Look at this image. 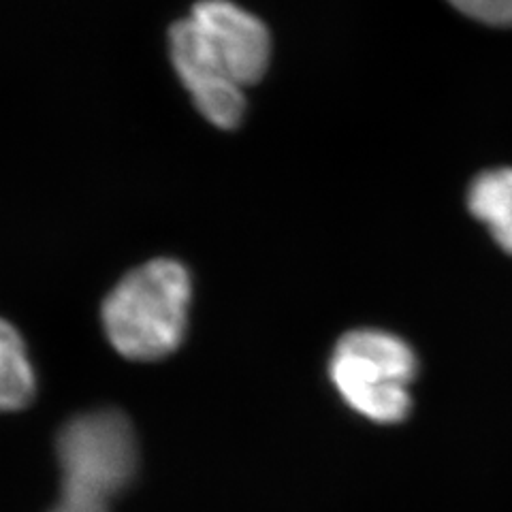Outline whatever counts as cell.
<instances>
[{"instance_id":"277c9868","label":"cell","mask_w":512,"mask_h":512,"mask_svg":"<svg viewBox=\"0 0 512 512\" xmlns=\"http://www.w3.org/2000/svg\"><path fill=\"white\" fill-rule=\"evenodd\" d=\"M329 374L344 402L370 421L397 423L412 406L416 357L393 333H346L333 350Z\"/></svg>"},{"instance_id":"52a82bcc","label":"cell","mask_w":512,"mask_h":512,"mask_svg":"<svg viewBox=\"0 0 512 512\" xmlns=\"http://www.w3.org/2000/svg\"><path fill=\"white\" fill-rule=\"evenodd\" d=\"M466 18L493 28H512V0H448Z\"/></svg>"},{"instance_id":"7a4b0ae2","label":"cell","mask_w":512,"mask_h":512,"mask_svg":"<svg viewBox=\"0 0 512 512\" xmlns=\"http://www.w3.org/2000/svg\"><path fill=\"white\" fill-rule=\"evenodd\" d=\"M192 284L173 259H154L114 286L103 303V329L122 357L158 361L184 342Z\"/></svg>"},{"instance_id":"6da1fadb","label":"cell","mask_w":512,"mask_h":512,"mask_svg":"<svg viewBox=\"0 0 512 512\" xmlns=\"http://www.w3.org/2000/svg\"><path fill=\"white\" fill-rule=\"evenodd\" d=\"M169 54L199 114L231 131L246 116V88L271 62V35L261 18L231 0H201L169 32Z\"/></svg>"},{"instance_id":"5b68a950","label":"cell","mask_w":512,"mask_h":512,"mask_svg":"<svg viewBox=\"0 0 512 512\" xmlns=\"http://www.w3.org/2000/svg\"><path fill=\"white\" fill-rule=\"evenodd\" d=\"M468 210L485 224L504 252L512 254V167L478 173L468 188Z\"/></svg>"},{"instance_id":"8992f818","label":"cell","mask_w":512,"mask_h":512,"mask_svg":"<svg viewBox=\"0 0 512 512\" xmlns=\"http://www.w3.org/2000/svg\"><path fill=\"white\" fill-rule=\"evenodd\" d=\"M35 389V367L22 335L0 320V412L26 408Z\"/></svg>"},{"instance_id":"ba28073f","label":"cell","mask_w":512,"mask_h":512,"mask_svg":"<svg viewBox=\"0 0 512 512\" xmlns=\"http://www.w3.org/2000/svg\"><path fill=\"white\" fill-rule=\"evenodd\" d=\"M50 512H109L107 504H96V502H86V500H75V498H60L58 506L52 508Z\"/></svg>"},{"instance_id":"3957f363","label":"cell","mask_w":512,"mask_h":512,"mask_svg":"<svg viewBox=\"0 0 512 512\" xmlns=\"http://www.w3.org/2000/svg\"><path fill=\"white\" fill-rule=\"evenodd\" d=\"M56 459L64 498L109 504L137 476L135 429L120 410L77 414L58 431Z\"/></svg>"}]
</instances>
